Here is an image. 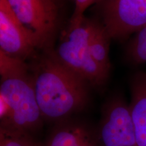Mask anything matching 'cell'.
Masks as SVG:
<instances>
[{
    "label": "cell",
    "mask_w": 146,
    "mask_h": 146,
    "mask_svg": "<svg viewBox=\"0 0 146 146\" xmlns=\"http://www.w3.org/2000/svg\"><path fill=\"white\" fill-rule=\"evenodd\" d=\"M129 109L135 129L137 146H146V73L139 72L131 85Z\"/></svg>",
    "instance_id": "9"
},
{
    "label": "cell",
    "mask_w": 146,
    "mask_h": 146,
    "mask_svg": "<svg viewBox=\"0 0 146 146\" xmlns=\"http://www.w3.org/2000/svg\"><path fill=\"white\" fill-rule=\"evenodd\" d=\"M98 5L111 39H125L146 26V0H101Z\"/></svg>",
    "instance_id": "5"
},
{
    "label": "cell",
    "mask_w": 146,
    "mask_h": 146,
    "mask_svg": "<svg viewBox=\"0 0 146 146\" xmlns=\"http://www.w3.org/2000/svg\"><path fill=\"white\" fill-rule=\"evenodd\" d=\"M0 146H42L30 134L0 129Z\"/></svg>",
    "instance_id": "12"
},
{
    "label": "cell",
    "mask_w": 146,
    "mask_h": 146,
    "mask_svg": "<svg viewBox=\"0 0 146 146\" xmlns=\"http://www.w3.org/2000/svg\"><path fill=\"white\" fill-rule=\"evenodd\" d=\"M42 146H99L96 134L83 124L64 121L54 129Z\"/></svg>",
    "instance_id": "8"
},
{
    "label": "cell",
    "mask_w": 146,
    "mask_h": 146,
    "mask_svg": "<svg viewBox=\"0 0 146 146\" xmlns=\"http://www.w3.org/2000/svg\"><path fill=\"white\" fill-rule=\"evenodd\" d=\"M29 64L43 120L64 121L86 106L89 84L58 59L54 47L41 51Z\"/></svg>",
    "instance_id": "1"
},
{
    "label": "cell",
    "mask_w": 146,
    "mask_h": 146,
    "mask_svg": "<svg viewBox=\"0 0 146 146\" xmlns=\"http://www.w3.org/2000/svg\"><path fill=\"white\" fill-rule=\"evenodd\" d=\"M111 39L102 23L94 21L92 33L89 41V52L93 59L102 70L110 75L111 64L109 49Z\"/></svg>",
    "instance_id": "10"
},
{
    "label": "cell",
    "mask_w": 146,
    "mask_h": 146,
    "mask_svg": "<svg viewBox=\"0 0 146 146\" xmlns=\"http://www.w3.org/2000/svg\"><path fill=\"white\" fill-rule=\"evenodd\" d=\"M38 50L52 48L58 23L54 0H7Z\"/></svg>",
    "instance_id": "4"
},
{
    "label": "cell",
    "mask_w": 146,
    "mask_h": 146,
    "mask_svg": "<svg viewBox=\"0 0 146 146\" xmlns=\"http://www.w3.org/2000/svg\"><path fill=\"white\" fill-rule=\"evenodd\" d=\"M127 57L134 64L146 63V26L131 39L127 46Z\"/></svg>",
    "instance_id": "11"
},
{
    "label": "cell",
    "mask_w": 146,
    "mask_h": 146,
    "mask_svg": "<svg viewBox=\"0 0 146 146\" xmlns=\"http://www.w3.org/2000/svg\"><path fill=\"white\" fill-rule=\"evenodd\" d=\"M0 129L31 135L44 120L29 64L0 52Z\"/></svg>",
    "instance_id": "2"
},
{
    "label": "cell",
    "mask_w": 146,
    "mask_h": 146,
    "mask_svg": "<svg viewBox=\"0 0 146 146\" xmlns=\"http://www.w3.org/2000/svg\"><path fill=\"white\" fill-rule=\"evenodd\" d=\"M35 43L21 23L7 0H0V51L27 61L37 53Z\"/></svg>",
    "instance_id": "7"
},
{
    "label": "cell",
    "mask_w": 146,
    "mask_h": 146,
    "mask_svg": "<svg viewBox=\"0 0 146 146\" xmlns=\"http://www.w3.org/2000/svg\"><path fill=\"white\" fill-rule=\"evenodd\" d=\"M96 134L99 146H137L129 105L121 98L107 102Z\"/></svg>",
    "instance_id": "6"
},
{
    "label": "cell",
    "mask_w": 146,
    "mask_h": 146,
    "mask_svg": "<svg viewBox=\"0 0 146 146\" xmlns=\"http://www.w3.org/2000/svg\"><path fill=\"white\" fill-rule=\"evenodd\" d=\"M74 1L75 6L68 23V25L70 26H76L81 23L85 17L84 13L87 9L94 3L98 4L101 0H74Z\"/></svg>",
    "instance_id": "13"
},
{
    "label": "cell",
    "mask_w": 146,
    "mask_h": 146,
    "mask_svg": "<svg viewBox=\"0 0 146 146\" xmlns=\"http://www.w3.org/2000/svg\"><path fill=\"white\" fill-rule=\"evenodd\" d=\"M93 25L94 20L85 16L76 26L68 25L54 52L65 66L85 80L89 86L100 89L106 85L109 75L97 64L89 52Z\"/></svg>",
    "instance_id": "3"
}]
</instances>
